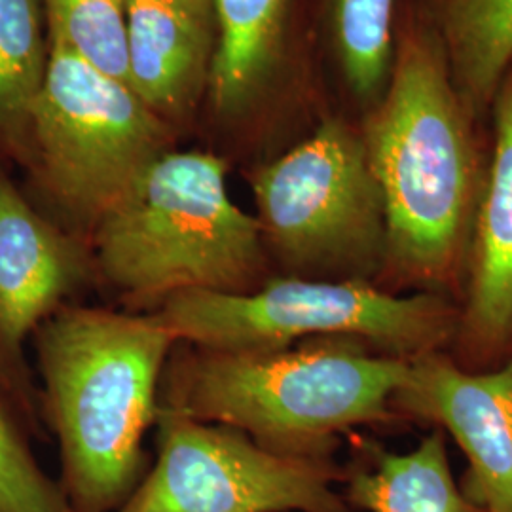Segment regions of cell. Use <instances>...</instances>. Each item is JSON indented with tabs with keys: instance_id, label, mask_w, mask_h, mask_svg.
Instances as JSON below:
<instances>
[{
	"instance_id": "6da1fadb",
	"label": "cell",
	"mask_w": 512,
	"mask_h": 512,
	"mask_svg": "<svg viewBox=\"0 0 512 512\" xmlns=\"http://www.w3.org/2000/svg\"><path fill=\"white\" fill-rule=\"evenodd\" d=\"M452 82L439 37L404 31L384 101L361 129L384 198L387 258L378 289L463 294L476 211L492 152Z\"/></svg>"
},
{
	"instance_id": "ac0fdd59",
	"label": "cell",
	"mask_w": 512,
	"mask_h": 512,
	"mask_svg": "<svg viewBox=\"0 0 512 512\" xmlns=\"http://www.w3.org/2000/svg\"><path fill=\"white\" fill-rule=\"evenodd\" d=\"M395 0H330L332 33L349 88L361 99L384 90L393 61Z\"/></svg>"
},
{
	"instance_id": "d6986e66",
	"label": "cell",
	"mask_w": 512,
	"mask_h": 512,
	"mask_svg": "<svg viewBox=\"0 0 512 512\" xmlns=\"http://www.w3.org/2000/svg\"><path fill=\"white\" fill-rule=\"evenodd\" d=\"M0 512H73L59 482L38 465L29 433L0 403Z\"/></svg>"
},
{
	"instance_id": "3957f363",
	"label": "cell",
	"mask_w": 512,
	"mask_h": 512,
	"mask_svg": "<svg viewBox=\"0 0 512 512\" xmlns=\"http://www.w3.org/2000/svg\"><path fill=\"white\" fill-rule=\"evenodd\" d=\"M408 366L351 338L266 351L177 342L162 374L160 408L234 427L283 456L334 459L342 437L357 429H408L393 408Z\"/></svg>"
},
{
	"instance_id": "5bb4252c",
	"label": "cell",
	"mask_w": 512,
	"mask_h": 512,
	"mask_svg": "<svg viewBox=\"0 0 512 512\" xmlns=\"http://www.w3.org/2000/svg\"><path fill=\"white\" fill-rule=\"evenodd\" d=\"M217 54L209 82L219 116H238L270 82L285 44L291 0H211Z\"/></svg>"
},
{
	"instance_id": "8992f818",
	"label": "cell",
	"mask_w": 512,
	"mask_h": 512,
	"mask_svg": "<svg viewBox=\"0 0 512 512\" xmlns=\"http://www.w3.org/2000/svg\"><path fill=\"white\" fill-rule=\"evenodd\" d=\"M177 342L226 351L291 348L351 338L403 361L446 353L456 302L435 294H389L365 283L270 277L253 293H184L154 311Z\"/></svg>"
},
{
	"instance_id": "e0dca14e",
	"label": "cell",
	"mask_w": 512,
	"mask_h": 512,
	"mask_svg": "<svg viewBox=\"0 0 512 512\" xmlns=\"http://www.w3.org/2000/svg\"><path fill=\"white\" fill-rule=\"evenodd\" d=\"M40 4L50 52L76 55L128 84V0H40Z\"/></svg>"
},
{
	"instance_id": "9a60e30c",
	"label": "cell",
	"mask_w": 512,
	"mask_h": 512,
	"mask_svg": "<svg viewBox=\"0 0 512 512\" xmlns=\"http://www.w3.org/2000/svg\"><path fill=\"white\" fill-rule=\"evenodd\" d=\"M452 82L478 116L497 97L512 61V0H433Z\"/></svg>"
},
{
	"instance_id": "9c48e42d",
	"label": "cell",
	"mask_w": 512,
	"mask_h": 512,
	"mask_svg": "<svg viewBox=\"0 0 512 512\" xmlns=\"http://www.w3.org/2000/svg\"><path fill=\"white\" fill-rule=\"evenodd\" d=\"M90 291V243L44 215L0 169V403L29 435L44 421L25 344L48 317Z\"/></svg>"
},
{
	"instance_id": "8fae6325",
	"label": "cell",
	"mask_w": 512,
	"mask_h": 512,
	"mask_svg": "<svg viewBox=\"0 0 512 512\" xmlns=\"http://www.w3.org/2000/svg\"><path fill=\"white\" fill-rule=\"evenodd\" d=\"M446 355L465 372L512 363V74L495 97V141L476 211L458 327Z\"/></svg>"
},
{
	"instance_id": "52a82bcc",
	"label": "cell",
	"mask_w": 512,
	"mask_h": 512,
	"mask_svg": "<svg viewBox=\"0 0 512 512\" xmlns=\"http://www.w3.org/2000/svg\"><path fill=\"white\" fill-rule=\"evenodd\" d=\"M175 128L67 52H50L31 112L29 171L50 219L90 243L93 228L165 152Z\"/></svg>"
},
{
	"instance_id": "2e32d148",
	"label": "cell",
	"mask_w": 512,
	"mask_h": 512,
	"mask_svg": "<svg viewBox=\"0 0 512 512\" xmlns=\"http://www.w3.org/2000/svg\"><path fill=\"white\" fill-rule=\"evenodd\" d=\"M50 46L40 0H0V156L27 165Z\"/></svg>"
},
{
	"instance_id": "ba28073f",
	"label": "cell",
	"mask_w": 512,
	"mask_h": 512,
	"mask_svg": "<svg viewBox=\"0 0 512 512\" xmlns=\"http://www.w3.org/2000/svg\"><path fill=\"white\" fill-rule=\"evenodd\" d=\"M156 458L118 512H357L336 459L272 452L243 431L160 408Z\"/></svg>"
},
{
	"instance_id": "7c38bea8",
	"label": "cell",
	"mask_w": 512,
	"mask_h": 512,
	"mask_svg": "<svg viewBox=\"0 0 512 512\" xmlns=\"http://www.w3.org/2000/svg\"><path fill=\"white\" fill-rule=\"evenodd\" d=\"M128 84L171 128L209 90L217 54L211 0H128Z\"/></svg>"
},
{
	"instance_id": "4fadbf2b",
	"label": "cell",
	"mask_w": 512,
	"mask_h": 512,
	"mask_svg": "<svg viewBox=\"0 0 512 512\" xmlns=\"http://www.w3.org/2000/svg\"><path fill=\"white\" fill-rule=\"evenodd\" d=\"M342 494L357 512H484L456 482L448 437L439 427L408 452H389L376 440L351 435Z\"/></svg>"
},
{
	"instance_id": "277c9868",
	"label": "cell",
	"mask_w": 512,
	"mask_h": 512,
	"mask_svg": "<svg viewBox=\"0 0 512 512\" xmlns=\"http://www.w3.org/2000/svg\"><path fill=\"white\" fill-rule=\"evenodd\" d=\"M226 177L215 152L160 156L93 228L95 291L120 310L154 313L177 294L260 289L272 274L258 222Z\"/></svg>"
},
{
	"instance_id": "30bf717a",
	"label": "cell",
	"mask_w": 512,
	"mask_h": 512,
	"mask_svg": "<svg viewBox=\"0 0 512 512\" xmlns=\"http://www.w3.org/2000/svg\"><path fill=\"white\" fill-rule=\"evenodd\" d=\"M399 418L439 427L467 459L461 490L484 512H512V363L465 372L446 353L410 361L393 397Z\"/></svg>"
},
{
	"instance_id": "7a4b0ae2",
	"label": "cell",
	"mask_w": 512,
	"mask_h": 512,
	"mask_svg": "<svg viewBox=\"0 0 512 512\" xmlns=\"http://www.w3.org/2000/svg\"><path fill=\"white\" fill-rule=\"evenodd\" d=\"M42 421L73 512H118L147 475L145 435L177 338L156 313L69 304L31 338Z\"/></svg>"
},
{
	"instance_id": "5b68a950",
	"label": "cell",
	"mask_w": 512,
	"mask_h": 512,
	"mask_svg": "<svg viewBox=\"0 0 512 512\" xmlns=\"http://www.w3.org/2000/svg\"><path fill=\"white\" fill-rule=\"evenodd\" d=\"M247 179L272 277L378 285L387 222L361 129L325 118Z\"/></svg>"
}]
</instances>
